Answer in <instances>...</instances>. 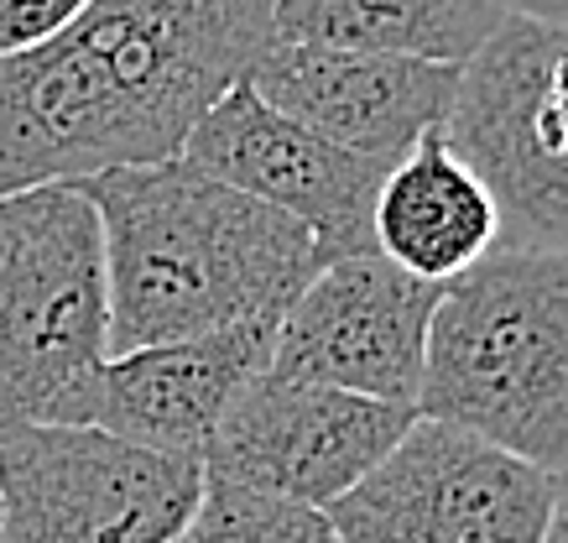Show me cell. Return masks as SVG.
<instances>
[{
	"label": "cell",
	"instance_id": "cell-15",
	"mask_svg": "<svg viewBox=\"0 0 568 543\" xmlns=\"http://www.w3.org/2000/svg\"><path fill=\"white\" fill-rule=\"evenodd\" d=\"M189 543H339L328 512L297 507L282 496H261L245 486L204 481L199 512H193Z\"/></svg>",
	"mask_w": 568,
	"mask_h": 543
},
{
	"label": "cell",
	"instance_id": "cell-17",
	"mask_svg": "<svg viewBox=\"0 0 568 543\" xmlns=\"http://www.w3.org/2000/svg\"><path fill=\"white\" fill-rule=\"evenodd\" d=\"M506 17H527L542 27H568V0H500Z\"/></svg>",
	"mask_w": 568,
	"mask_h": 543
},
{
	"label": "cell",
	"instance_id": "cell-14",
	"mask_svg": "<svg viewBox=\"0 0 568 543\" xmlns=\"http://www.w3.org/2000/svg\"><path fill=\"white\" fill-rule=\"evenodd\" d=\"M506 21L500 0H272L276 42L469 63Z\"/></svg>",
	"mask_w": 568,
	"mask_h": 543
},
{
	"label": "cell",
	"instance_id": "cell-1",
	"mask_svg": "<svg viewBox=\"0 0 568 543\" xmlns=\"http://www.w3.org/2000/svg\"><path fill=\"white\" fill-rule=\"evenodd\" d=\"M272 37V0H94L0 58V199L178 158Z\"/></svg>",
	"mask_w": 568,
	"mask_h": 543
},
{
	"label": "cell",
	"instance_id": "cell-16",
	"mask_svg": "<svg viewBox=\"0 0 568 543\" xmlns=\"http://www.w3.org/2000/svg\"><path fill=\"white\" fill-rule=\"evenodd\" d=\"M94 0H0V58L42 48L58 32H69Z\"/></svg>",
	"mask_w": 568,
	"mask_h": 543
},
{
	"label": "cell",
	"instance_id": "cell-5",
	"mask_svg": "<svg viewBox=\"0 0 568 543\" xmlns=\"http://www.w3.org/2000/svg\"><path fill=\"white\" fill-rule=\"evenodd\" d=\"M438 137L496 199L500 251H568V27L500 21Z\"/></svg>",
	"mask_w": 568,
	"mask_h": 543
},
{
	"label": "cell",
	"instance_id": "cell-2",
	"mask_svg": "<svg viewBox=\"0 0 568 543\" xmlns=\"http://www.w3.org/2000/svg\"><path fill=\"white\" fill-rule=\"evenodd\" d=\"M73 189L100 220L110 355L282 319L328 262L293 214L183 158L110 168Z\"/></svg>",
	"mask_w": 568,
	"mask_h": 543
},
{
	"label": "cell",
	"instance_id": "cell-8",
	"mask_svg": "<svg viewBox=\"0 0 568 543\" xmlns=\"http://www.w3.org/2000/svg\"><path fill=\"white\" fill-rule=\"evenodd\" d=\"M438 293L444 282L413 278L381 251L334 257L282 309L266 371L413 408Z\"/></svg>",
	"mask_w": 568,
	"mask_h": 543
},
{
	"label": "cell",
	"instance_id": "cell-11",
	"mask_svg": "<svg viewBox=\"0 0 568 543\" xmlns=\"http://www.w3.org/2000/svg\"><path fill=\"white\" fill-rule=\"evenodd\" d=\"M245 84L287 121L308 125L355 158L402 162L423 137L444 131L459 63L266 37V48L245 69Z\"/></svg>",
	"mask_w": 568,
	"mask_h": 543
},
{
	"label": "cell",
	"instance_id": "cell-13",
	"mask_svg": "<svg viewBox=\"0 0 568 543\" xmlns=\"http://www.w3.org/2000/svg\"><path fill=\"white\" fill-rule=\"evenodd\" d=\"M371 241L386 262L423 282H454L500 251V210L465 158L433 131L386 168L371 210Z\"/></svg>",
	"mask_w": 568,
	"mask_h": 543
},
{
	"label": "cell",
	"instance_id": "cell-10",
	"mask_svg": "<svg viewBox=\"0 0 568 543\" xmlns=\"http://www.w3.org/2000/svg\"><path fill=\"white\" fill-rule=\"evenodd\" d=\"M178 158L272 210L293 214L328 262L349 251H376L371 210L392 162L355 158L308 125L287 121L245 79L199 115Z\"/></svg>",
	"mask_w": 568,
	"mask_h": 543
},
{
	"label": "cell",
	"instance_id": "cell-6",
	"mask_svg": "<svg viewBox=\"0 0 568 543\" xmlns=\"http://www.w3.org/2000/svg\"><path fill=\"white\" fill-rule=\"evenodd\" d=\"M204 496V465L89 429L0 434V543H173Z\"/></svg>",
	"mask_w": 568,
	"mask_h": 543
},
{
	"label": "cell",
	"instance_id": "cell-9",
	"mask_svg": "<svg viewBox=\"0 0 568 543\" xmlns=\"http://www.w3.org/2000/svg\"><path fill=\"white\" fill-rule=\"evenodd\" d=\"M413 419L417 408L282 382L261 371L209 439L204 481L324 512L392 455V444L413 429Z\"/></svg>",
	"mask_w": 568,
	"mask_h": 543
},
{
	"label": "cell",
	"instance_id": "cell-3",
	"mask_svg": "<svg viewBox=\"0 0 568 543\" xmlns=\"http://www.w3.org/2000/svg\"><path fill=\"white\" fill-rule=\"evenodd\" d=\"M413 408L568 475V251H490L444 282Z\"/></svg>",
	"mask_w": 568,
	"mask_h": 543
},
{
	"label": "cell",
	"instance_id": "cell-7",
	"mask_svg": "<svg viewBox=\"0 0 568 543\" xmlns=\"http://www.w3.org/2000/svg\"><path fill=\"white\" fill-rule=\"evenodd\" d=\"M558 475L438 419H413L392 455L328 512L339 543H542Z\"/></svg>",
	"mask_w": 568,
	"mask_h": 543
},
{
	"label": "cell",
	"instance_id": "cell-4",
	"mask_svg": "<svg viewBox=\"0 0 568 543\" xmlns=\"http://www.w3.org/2000/svg\"><path fill=\"white\" fill-rule=\"evenodd\" d=\"M100 220L73 183L0 199V434L84 423L104 366Z\"/></svg>",
	"mask_w": 568,
	"mask_h": 543
},
{
	"label": "cell",
	"instance_id": "cell-12",
	"mask_svg": "<svg viewBox=\"0 0 568 543\" xmlns=\"http://www.w3.org/2000/svg\"><path fill=\"white\" fill-rule=\"evenodd\" d=\"M276 319H251L178 345L104 355L89 392V429L204 465V450L230 403L272 366Z\"/></svg>",
	"mask_w": 568,
	"mask_h": 543
},
{
	"label": "cell",
	"instance_id": "cell-19",
	"mask_svg": "<svg viewBox=\"0 0 568 543\" xmlns=\"http://www.w3.org/2000/svg\"><path fill=\"white\" fill-rule=\"evenodd\" d=\"M173 543H189V539H173Z\"/></svg>",
	"mask_w": 568,
	"mask_h": 543
},
{
	"label": "cell",
	"instance_id": "cell-18",
	"mask_svg": "<svg viewBox=\"0 0 568 543\" xmlns=\"http://www.w3.org/2000/svg\"><path fill=\"white\" fill-rule=\"evenodd\" d=\"M542 543H568V475H558V496H552L548 527H542Z\"/></svg>",
	"mask_w": 568,
	"mask_h": 543
}]
</instances>
